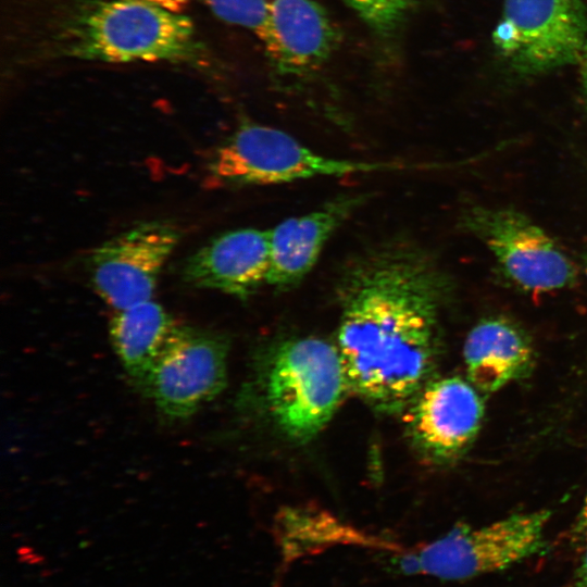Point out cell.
Here are the masks:
<instances>
[{"label":"cell","instance_id":"6da1fadb","mask_svg":"<svg viewBox=\"0 0 587 587\" xmlns=\"http://www.w3.org/2000/svg\"><path fill=\"white\" fill-rule=\"evenodd\" d=\"M335 278L350 390L380 412L407 409L432 379L449 277L417 242L395 236L351 255Z\"/></svg>","mask_w":587,"mask_h":587},{"label":"cell","instance_id":"7a4b0ae2","mask_svg":"<svg viewBox=\"0 0 587 587\" xmlns=\"http://www.w3.org/2000/svg\"><path fill=\"white\" fill-rule=\"evenodd\" d=\"M52 59L199 64L203 47L185 0H73L45 27Z\"/></svg>","mask_w":587,"mask_h":587},{"label":"cell","instance_id":"3957f363","mask_svg":"<svg viewBox=\"0 0 587 587\" xmlns=\"http://www.w3.org/2000/svg\"><path fill=\"white\" fill-rule=\"evenodd\" d=\"M397 161H360L320 154L282 129L246 122L212 152L208 175L216 186L245 187L292 183L357 173L408 171Z\"/></svg>","mask_w":587,"mask_h":587},{"label":"cell","instance_id":"277c9868","mask_svg":"<svg viewBox=\"0 0 587 587\" xmlns=\"http://www.w3.org/2000/svg\"><path fill=\"white\" fill-rule=\"evenodd\" d=\"M265 402L278 428L304 441L330 421L350 390L336 345L317 337L283 342L267 365Z\"/></svg>","mask_w":587,"mask_h":587},{"label":"cell","instance_id":"5b68a950","mask_svg":"<svg viewBox=\"0 0 587 587\" xmlns=\"http://www.w3.org/2000/svg\"><path fill=\"white\" fill-rule=\"evenodd\" d=\"M498 54L522 75L580 61L587 48L584 0H504L492 33Z\"/></svg>","mask_w":587,"mask_h":587},{"label":"cell","instance_id":"8992f818","mask_svg":"<svg viewBox=\"0 0 587 587\" xmlns=\"http://www.w3.org/2000/svg\"><path fill=\"white\" fill-rule=\"evenodd\" d=\"M551 512L517 513L489 525H459L414 551L421 574L444 580H463L503 570L537 553Z\"/></svg>","mask_w":587,"mask_h":587},{"label":"cell","instance_id":"52a82bcc","mask_svg":"<svg viewBox=\"0 0 587 587\" xmlns=\"http://www.w3.org/2000/svg\"><path fill=\"white\" fill-rule=\"evenodd\" d=\"M228 348L222 334L176 325L139 386L166 416L188 417L224 389Z\"/></svg>","mask_w":587,"mask_h":587},{"label":"cell","instance_id":"ba28073f","mask_svg":"<svg viewBox=\"0 0 587 587\" xmlns=\"http://www.w3.org/2000/svg\"><path fill=\"white\" fill-rule=\"evenodd\" d=\"M179 239L174 223L153 220L107 240L88 260L97 294L116 311L151 300L160 273Z\"/></svg>","mask_w":587,"mask_h":587},{"label":"cell","instance_id":"9c48e42d","mask_svg":"<svg viewBox=\"0 0 587 587\" xmlns=\"http://www.w3.org/2000/svg\"><path fill=\"white\" fill-rule=\"evenodd\" d=\"M465 226L485 241L507 275L525 289H559L575 278L567 257L521 213L475 209L465 217Z\"/></svg>","mask_w":587,"mask_h":587},{"label":"cell","instance_id":"30bf717a","mask_svg":"<svg viewBox=\"0 0 587 587\" xmlns=\"http://www.w3.org/2000/svg\"><path fill=\"white\" fill-rule=\"evenodd\" d=\"M405 410L412 444L436 462L463 452L477 435L484 416L475 386L457 376L429 379Z\"/></svg>","mask_w":587,"mask_h":587},{"label":"cell","instance_id":"8fae6325","mask_svg":"<svg viewBox=\"0 0 587 587\" xmlns=\"http://www.w3.org/2000/svg\"><path fill=\"white\" fill-rule=\"evenodd\" d=\"M366 199V193L339 195L270 229L267 285L278 291L298 286L316 264L329 238Z\"/></svg>","mask_w":587,"mask_h":587},{"label":"cell","instance_id":"7c38bea8","mask_svg":"<svg viewBox=\"0 0 587 587\" xmlns=\"http://www.w3.org/2000/svg\"><path fill=\"white\" fill-rule=\"evenodd\" d=\"M270 230L238 228L225 232L198 249L184 263L188 284L220 290L240 299L267 285Z\"/></svg>","mask_w":587,"mask_h":587},{"label":"cell","instance_id":"4fadbf2b","mask_svg":"<svg viewBox=\"0 0 587 587\" xmlns=\"http://www.w3.org/2000/svg\"><path fill=\"white\" fill-rule=\"evenodd\" d=\"M257 37L276 71L292 76L319 68L337 39L328 15L315 0H273Z\"/></svg>","mask_w":587,"mask_h":587},{"label":"cell","instance_id":"5bb4252c","mask_svg":"<svg viewBox=\"0 0 587 587\" xmlns=\"http://www.w3.org/2000/svg\"><path fill=\"white\" fill-rule=\"evenodd\" d=\"M464 361L475 388L492 392L528 374L533 351L528 339L512 323L488 319L467 335Z\"/></svg>","mask_w":587,"mask_h":587},{"label":"cell","instance_id":"9a60e30c","mask_svg":"<svg viewBox=\"0 0 587 587\" xmlns=\"http://www.w3.org/2000/svg\"><path fill=\"white\" fill-rule=\"evenodd\" d=\"M175 326L172 316L152 300L117 311L113 316L110 323L113 348L137 383L161 354Z\"/></svg>","mask_w":587,"mask_h":587},{"label":"cell","instance_id":"2e32d148","mask_svg":"<svg viewBox=\"0 0 587 587\" xmlns=\"http://www.w3.org/2000/svg\"><path fill=\"white\" fill-rule=\"evenodd\" d=\"M279 542L288 558H297L336 542L378 545L322 512L294 510L279 517Z\"/></svg>","mask_w":587,"mask_h":587},{"label":"cell","instance_id":"e0dca14e","mask_svg":"<svg viewBox=\"0 0 587 587\" xmlns=\"http://www.w3.org/2000/svg\"><path fill=\"white\" fill-rule=\"evenodd\" d=\"M376 33L389 36L404 20L413 0H344Z\"/></svg>","mask_w":587,"mask_h":587},{"label":"cell","instance_id":"ac0fdd59","mask_svg":"<svg viewBox=\"0 0 587 587\" xmlns=\"http://www.w3.org/2000/svg\"><path fill=\"white\" fill-rule=\"evenodd\" d=\"M220 20L252 32L261 30L273 0H204Z\"/></svg>","mask_w":587,"mask_h":587},{"label":"cell","instance_id":"d6986e66","mask_svg":"<svg viewBox=\"0 0 587 587\" xmlns=\"http://www.w3.org/2000/svg\"><path fill=\"white\" fill-rule=\"evenodd\" d=\"M573 585L574 587H587V545L582 557L580 564L577 569L576 578Z\"/></svg>","mask_w":587,"mask_h":587},{"label":"cell","instance_id":"ffe728a7","mask_svg":"<svg viewBox=\"0 0 587 587\" xmlns=\"http://www.w3.org/2000/svg\"><path fill=\"white\" fill-rule=\"evenodd\" d=\"M576 530L587 539V494L578 517Z\"/></svg>","mask_w":587,"mask_h":587},{"label":"cell","instance_id":"44dd1931","mask_svg":"<svg viewBox=\"0 0 587 587\" xmlns=\"http://www.w3.org/2000/svg\"><path fill=\"white\" fill-rule=\"evenodd\" d=\"M579 63H580V74H582L583 88H584L585 97H586V100H587V48H586Z\"/></svg>","mask_w":587,"mask_h":587},{"label":"cell","instance_id":"7402d4cb","mask_svg":"<svg viewBox=\"0 0 587 587\" xmlns=\"http://www.w3.org/2000/svg\"><path fill=\"white\" fill-rule=\"evenodd\" d=\"M563 587H574V585L570 584V585H566V586H563Z\"/></svg>","mask_w":587,"mask_h":587}]
</instances>
